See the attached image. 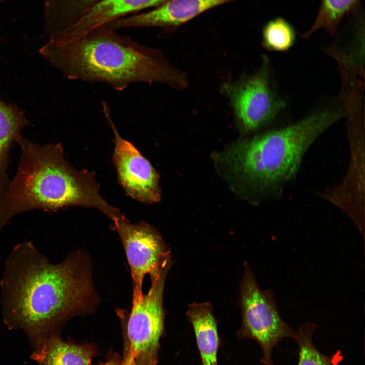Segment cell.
Returning a JSON list of instances; mask_svg holds the SVG:
<instances>
[{"label":"cell","instance_id":"obj_18","mask_svg":"<svg viewBox=\"0 0 365 365\" xmlns=\"http://www.w3.org/2000/svg\"><path fill=\"white\" fill-rule=\"evenodd\" d=\"M100 0H48V14L51 19L62 26H67Z\"/></svg>","mask_w":365,"mask_h":365},{"label":"cell","instance_id":"obj_7","mask_svg":"<svg viewBox=\"0 0 365 365\" xmlns=\"http://www.w3.org/2000/svg\"><path fill=\"white\" fill-rule=\"evenodd\" d=\"M221 90L229 99L237 123L244 133L267 126L286 107L272 85L270 64L265 56L256 72L225 82Z\"/></svg>","mask_w":365,"mask_h":365},{"label":"cell","instance_id":"obj_6","mask_svg":"<svg viewBox=\"0 0 365 365\" xmlns=\"http://www.w3.org/2000/svg\"><path fill=\"white\" fill-rule=\"evenodd\" d=\"M171 259L162 267L139 301L132 302L130 313L118 309L125 324L129 353L138 365H157L159 340L164 329L163 293Z\"/></svg>","mask_w":365,"mask_h":365},{"label":"cell","instance_id":"obj_14","mask_svg":"<svg viewBox=\"0 0 365 365\" xmlns=\"http://www.w3.org/2000/svg\"><path fill=\"white\" fill-rule=\"evenodd\" d=\"M29 124L23 111L0 98V184L8 178L9 151L21 136L22 129Z\"/></svg>","mask_w":365,"mask_h":365},{"label":"cell","instance_id":"obj_13","mask_svg":"<svg viewBox=\"0 0 365 365\" xmlns=\"http://www.w3.org/2000/svg\"><path fill=\"white\" fill-rule=\"evenodd\" d=\"M192 324L203 365H217L219 338L212 305L208 302L193 303L186 313Z\"/></svg>","mask_w":365,"mask_h":365},{"label":"cell","instance_id":"obj_21","mask_svg":"<svg viewBox=\"0 0 365 365\" xmlns=\"http://www.w3.org/2000/svg\"><path fill=\"white\" fill-rule=\"evenodd\" d=\"M4 1V0H0V2H2V1Z\"/></svg>","mask_w":365,"mask_h":365},{"label":"cell","instance_id":"obj_10","mask_svg":"<svg viewBox=\"0 0 365 365\" xmlns=\"http://www.w3.org/2000/svg\"><path fill=\"white\" fill-rule=\"evenodd\" d=\"M163 0H100L50 39L62 42L76 39L136 11L157 5Z\"/></svg>","mask_w":365,"mask_h":365},{"label":"cell","instance_id":"obj_8","mask_svg":"<svg viewBox=\"0 0 365 365\" xmlns=\"http://www.w3.org/2000/svg\"><path fill=\"white\" fill-rule=\"evenodd\" d=\"M114 229L123 245L130 268L133 283L132 302L142 297L143 282L149 275L154 279L165 263L171 258L159 232L145 222L131 223L120 213L113 217Z\"/></svg>","mask_w":365,"mask_h":365},{"label":"cell","instance_id":"obj_9","mask_svg":"<svg viewBox=\"0 0 365 365\" xmlns=\"http://www.w3.org/2000/svg\"><path fill=\"white\" fill-rule=\"evenodd\" d=\"M103 113L114 136L113 161L119 183L127 195L146 204L159 201V176L149 160L131 142L121 136L103 102Z\"/></svg>","mask_w":365,"mask_h":365},{"label":"cell","instance_id":"obj_15","mask_svg":"<svg viewBox=\"0 0 365 365\" xmlns=\"http://www.w3.org/2000/svg\"><path fill=\"white\" fill-rule=\"evenodd\" d=\"M361 0H321L316 18L309 30L301 35L308 39L319 30L331 36L338 35V27L345 17L357 10Z\"/></svg>","mask_w":365,"mask_h":365},{"label":"cell","instance_id":"obj_19","mask_svg":"<svg viewBox=\"0 0 365 365\" xmlns=\"http://www.w3.org/2000/svg\"><path fill=\"white\" fill-rule=\"evenodd\" d=\"M122 363L123 365H138L133 357L129 352L124 360L122 361Z\"/></svg>","mask_w":365,"mask_h":365},{"label":"cell","instance_id":"obj_1","mask_svg":"<svg viewBox=\"0 0 365 365\" xmlns=\"http://www.w3.org/2000/svg\"><path fill=\"white\" fill-rule=\"evenodd\" d=\"M0 286L5 324L23 330L33 347L57 333L71 317L93 312L99 301L85 251L52 264L30 241L13 248L5 261Z\"/></svg>","mask_w":365,"mask_h":365},{"label":"cell","instance_id":"obj_11","mask_svg":"<svg viewBox=\"0 0 365 365\" xmlns=\"http://www.w3.org/2000/svg\"><path fill=\"white\" fill-rule=\"evenodd\" d=\"M232 1L235 0H168L151 11L124 18L122 24L124 28L178 26Z\"/></svg>","mask_w":365,"mask_h":365},{"label":"cell","instance_id":"obj_4","mask_svg":"<svg viewBox=\"0 0 365 365\" xmlns=\"http://www.w3.org/2000/svg\"><path fill=\"white\" fill-rule=\"evenodd\" d=\"M342 104L333 98L290 125L236 142L220 158L250 189L278 191L296 174L312 143L345 116Z\"/></svg>","mask_w":365,"mask_h":365},{"label":"cell","instance_id":"obj_2","mask_svg":"<svg viewBox=\"0 0 365 365\" xmlns=\"http://www.w3.org/2000/svg\"><path fill=\"white\" fill-rule=\"evenodd\" d=\"M39 53L68 79L104 83L117 91L139 82L186 85L184 75L159 50L105 28L69 41L48 40Z\"/></svg>","mask_w":365,"mask_h":365},{"label":"cell","instance_id":"obj_20","mask_svg":"<svg viewBox=\"0 0 365 365\" xmlns=\"http://www.w3.org/2000/svg\"><path fill=\"white\" fill-rule=\"evenodd\" d=\"M101 365H123V363L122 361H120L119 359L113 358Z\"/></svg>","mask_w":365,"mask_h":365},{"label":"cell","instance_id":"obj_16","mask_svg":"<svg viewBox=\"0 0 365 365\" xmlns=\"http://www.w3.org/2000/svg\"><path fill=\"white\" fill-rule=\"evenodd\" d=\"M296 31L291 24L282 17L268 21L262 30V45L270 51L285 52L296 41Z\"/></svg>","mask_w":365,"mask_h":365},{"label":"cell","instance_id":"obj_12","mask_svg":"<svg viewBox=\"0 0 365 365\" xmlns=\"http://www.w3.org/2000/svg\"><path fill=\"white\" fill-rule=\"evenodd\" d=\"M96 353L93 345L65 342L54 333L34 347L31 357L40 365H90Z\"/></svg>","mask_w":365,"mask_h":365},{"label":"cell","instance_id":"obj_3","mask_svg":"<svg viewBox=\"0 0 365 365\" xmlns=\"http://www.w3.org/2000/svg\"><path fill=\"white\" fill-rule=\"evenodd\" d=\"M16 174L0 201V230L14 216L34 209L48 212L71 206L95 208L110 219L120 211L99 193L93 172L73 167L61 143L39 145L21 136Z\"/></svg>","mask_w":365,"mask_h":365},{"label":"cell","instance_id":"obj_5","mask_svg":"<svg viewBox=\"0 0 365 365\" xmlns=\"http://www.w3.org/2000/svg\"><path fill=\"white\" fill-rule=\"evenodd\" d=\"M239 304L242 320L239 336L256 340L263 351L261 362L273 365L272 353L274 347L284 338L294 339L297 331L281 318L272 290L260 288L247 262L240 285Z\"/></svg>","mask_w":365,"mask_h":365},{"label":"cell","instance_id":"obj_17","mask_svg":"<svg viewBox=\"0 0 365 365\" xmlns=\"http://www.w3.org/2000/svg\"><path fill=\"white\" fill-rule=\"evenodd\" d=\"M317 325L309 322L302 324L294 339L299 347L298 365H338L336 356H326L318 351L312 340V334Z\"/></svg>","mask_w":365,"mask_h":365}]
</instances>
